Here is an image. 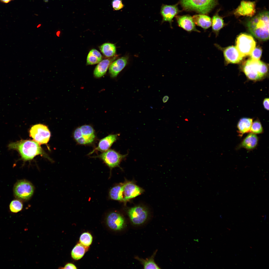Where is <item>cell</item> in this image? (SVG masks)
<instances>
[{
    "instance_id": "ffe728a7",
    "label": "cell",
    "mask_w": 269,
    "mask_h": 269,
    "mask_svg": "<svg viewBox=\"0 0 269 269\" xmlns=\"http://www.w3.org/2000/svg\"><path fill=\"white\" fill-rule=\"evenodd\" d=\"M258 138L257 135L251 133L248 134L243 139L239 145V147L248 150L254 149L258 144Z\"/></svg>"
},
{
    "instance_id": "e0dca14e",
    "label": "cell",
    "mask_w": 269,
    "mask_h": 269,
    "mask_svg": "<svg viewBox=\"0 0 269 269\" xmlns=\"http://www.w3.org/2000/svg\"><path fill=\"white\" fill-rule=\"evenodd\" d=\"M128 56L119 58L112 62L109 67V71L110 76L116 77L127 64L129 60Z\"/></svg>"
},
{
    "instance_id": "5bb4252c",
    "label": "cell",
    "mask_w": 269,
    "mask_h": 269,
    "mask_svg": "<svg viewBox=\"0 0 269 269\" xmlns=\"http://www.w3.org/2000/svg\"><path fill=\"white\" fill-rule=\"evenodd\" d=\"M175 17L178 26L185 30L189 32H200L196 28L193 17L191 15H176Z\"/></svg>"
},
{
    "instance_id": "9a60e30c",
    "label": "cell",
    "mask_w": 269,
    "mask_h": 269,
    "mask_svg": "<svg viewBox=\"0 0 269 269\" xmlns=\"http://www.w3.org/2000/svg\"><path fill=\"white\" fill-rule=\"evenodd\" d=\"M123 186L124 202L138 196L143 191L141 188L131 182H127Z\"/></svg>"
},
{
    "instance_id": "30bf717a",
    "label": "cell",
    "mask_w": 269,
    "mask_h": 269,
    "mask_svg": "<svg viewBox=\"0 0 269 269\" xmlns=\"http://www.w3.org/2000/svg\"><path fill=\"white\" fill-rule=\"evenodd\" d=\"M128 213L132 223L136 225L143 224L147 220L148 215L147 210L140 206L131 208L128 210Z\"/></svg>"
},
{
    "instance_id": "8992f818",
    "label": "cell",
    "mask_w": 269,
    "mask_h": 269,
    "mask_svg": "<svg viewBox=\"0 0 269 269\" xmlns=\"http://www.w3.org/2000/svg\"><path fill=\"white\" fill-rule=\"evenodd\" d=\"M256 45L254 39L249 35L242 34L237 38L236 47L243 57L250 56Z\"/></svg>"
},
{
    "instance_id": "8d00e7d4",
    "label": "cell",
    "mask_w": 269,
    "mask_h": 269,
    "mask_svg": "<svg viewBox=\"0 0 269 269\" xmlns=\"http://www.w3.org/2000/svg\"><path fill=\"white\" fill-rule=\"evenodd\" d=\"M11 0H0L2 2L4 3H7Z\"/></svg>"
},
{
    "instance_id": "1f68e13d",
    "label": "cell",
    "mask_w": 269,
    "mask_h": 269,
    "mask_svg": "<svg viewBox=\"0 0 269 269\" xmlns=\"http://www.w3.org/2000/svg\"><path fill=\"white\" fill-rule=\"evenodd\" d=\"M262 53V50L259 47L255 48L250 56L251 58L257 60H259Z\"/></svg>"
},
{
    "instance_id": "e575fe53",
    "label": "cell",
    "mask_w": 269,
    "mask_h": 269,
    "mask_svg": "<svg viewBox=\"0 0 269 269\" xmlns=\"http://www.w3.org/2000/svg\"><path fill=\"white\" fill-rule=\"evenodd\" d=\"M64 269H76V267L73 264L69 263L67 264L64 267Z\"/></svg>"
},
{
    "instance_id": "7a4b0ae2",
    "label": "cell",
    "mask_w": 269,
    "mask_h": 269,
    "mask_svg": "<svg viewBox=\"0 0 269 269\" xmlns=\"http://www.w3.org/2000/svg\"><path fill=\"white\" fill-rule=\"evenodd\" d=\"M8 147L17 150L25 161L31 160L39 155L47 156L40 145L34 140H21L10 143Z\"/></svg>"
},
{
    "instance_id": "f1b7e54d",
    "label": "cell",
    "mask_w": 269,
    "mask_h": 269,
    "mask_svg": "<svg viewBox=\"0 0 269 269\" xmlns=\"http://www.w3.org/2000/svg\"><path fill=\"white\" fill-rule=\"evenodd\" d=\"M92 241V236L88 232L83 233L80 238L79 241L80 243L87 247H88L91 244Z\"/></svg>"
},
{
    "instance_id": "2e32d148",
    "label": "cell",
    "mask_w": 269,
    "mask_h": 269,
    "mask_svg": "<svg viewBox=\"0 0 269 269\" xmlns=\"http://www.w3.org/2000/svg\"><path fill=\"white\" fill-rule=\"evenodd\" d=\"M118 135V134H110L101 139L97 147L90 152L88 155L91 154L95 151L103 152L109 150L117 140Z\"/></svg>"
},
{
    "instance_id": "d4e9b609",
    "label": "cell",
    "mask_w": 269,
    "mask_h": 269,
    "mask_svg": "<svg viewBox=\"0 0 269 269\" xmlns=\"http://www.w3.org/2000/svg\"><path fill=\"white\" fill-rule=\"evenodd\" d=\"M99 48L102 54L107 57H113L116 53V46L112 43H105L100 46Z\"/></svg>"
},
{
    "instance_id": "4316f807",
    "label": "cell",
    "mask_w": 269,
    "mask_h": 269,
    "mask_svg": "<svg viewBox=\"0 0 269 269\" xmlns=\"http://www.w3.org/2000/svg\"><path fill=\"white\" fill-rule=\"evenodd\" d=\"M88 247L84 246L80 243L77 244L71 251V254L72 258L75 260L80 259L87 251Z\"/></svg>"
},
{
    "instance_id": "83f0119b",
    "label": "cell",
    "mask_w": 269,
    "mask_h": 269,
    "mask_svg": "<svg viewBox=\"0 0 269 269\" xmlns=\"http://www.w3.org/2000/svg\"><path fill=\"white\" fill-rule=\"evenodd\" d=\"M217 12L213 16L211 19L212 30L216 34L223 27L224 24L223 18Z\"/></svg>"
},
{
    "instance_id": "d6986e66",
    "label": "cell",
    "mask_w": 269,
    "mask_h": 269,
    "mask_svg": "<svg viewBox=\"0 0 269 269\" xmlns=\"http://www.w3.org/2000/svg\"><path fill=\"white\" fill-rule=\"evenodd\" d=\"M115 57L112 59H108L102 60L98 63L95 67L93 74L94 76L97 78L101 77L104 75L106 73L108 68Z\"/></svg>"
},
{
    "instance_id": "9c48e42d",
    "label": "cell",
    "mask_w": 269,
    "mask_h": 269,
    "mask_svg": "<svg viewBox=\"0 0 269 269\" xmlns=\"http://www.w3.org/2000/svg\"><path fill=\"white\" fill-rule=\"evenodd\" d=\"M34 188L30 182L24 180L19 181L15 185L14 193L15 197L20 199L27 200L33 194Z\"/></svg>"
},
{
    "instance_id": "52a82bcc",
    "label": "cell",
    "mask_w": 269,
    "mask_h": 269,
    "mask_svg": "<svg viewBox=\"0 0 269 269\" xmlns=\"http://www.w3.org/2000/svg\"><path fill=\"white\" fill-rule=\"evenodd\" d=\"M127 155L121 154L114 150L109 149L94 157L102 160L111 170L113 168L119 167L122 161Z\"/></svg>"
},
{
    "instance_id": "cb8c5ba5",
    "label": "cell",
    "mask_w": 269,
    "mask_h": 269,
    "mask_svg": "<svg viewBox=\"0 0 269 269\" xmlns=\"http://www.w3.org/2000/svg\"><path fill=\"white\" fill-rule=\"evenodd\" d=\"M123 185L114 186L110 191V198L113 200L123 201Z\"/></svg>"
},
{
    "instance_id": "6da1fadb",
    "label": "cell",
    "mask_w": 269,
    "mask_h": 269,
    "mask_svg": "<svg viewBox=\"0 0 269 269\" xmlns=\"http://www.w3.org/2000/svg\"><path fill=\"white\" fill-rule=\"evenodd\" d=\"M247 25L251 33L256 38L265 41L269 38V13L261 12L250 19Z\"/></svg>"
},
{
    "instance_id": "d590c367",
    "label": "cell",
    "mask_w": 269,
    "mask_h": 269,
    "mask_svg": "<svg viewBox=\"0 0 269 269\" xmlns=\"http://www.w3.org/2000/svg\"><path fill=\"white\" fill-rule=\"evenodd\" d=\"M169 99V97L167 95L165 96L163 98L162 101L164 103L167 102Z\"/></svg>"
},
{
    "instance_id": "836d02e7",
    "label": "cell",
    "mask_w": 269,
    "mask_h": 269,
    "mask_svg": "<svg viewBox=\"0 0 269 269\" xmlns=\"http://www.w3.org/2000/svg\"><path fill=\"white\" fill-rule=\"evenodd\" d=\"M269 98H265L263 101V105L264 108L267 110H269Z\"/></svg>"
},
{
    "instance_id": "ba28073f",
    "label": "cell",
    "mask_w": 269,
    "mask_h": 269,
    "mask_svg": "<svg viewBox=\"0 0 269 269\" xmlns=\"http://www.w3.org/2000/svg\"><path fill=\"white\" fill-rule=\"evenodd\" d=\"M30 136L40 145L46 144L51 136L50 132L46 126L41 124L33 126L29 131Z\"/></svg>"
},
{
    "instance_id": "8fae6325",
    "label": "cell",
    "mask_w": 269,
    "mask_h": 269,
    "mask_svg": "<svg viewBox=\"0 0 269 269\" xmlns=\"http://www.w3.org/2000/svg\"><path fill=\"white\" fill-rule=\"evenodd\" d=\"M255 1L242 0L234 10L233 13L237 17L244 16L252 17L256 12Z\"/></svg>"
},
{
    "instance_id": "484cf974",
    "label": "cell",
    "mask_w": 269,
    "mask_h": 269,
    "mask_svg": "<svg viewBox=\"0 0 269 269\" xmlns=\"http://www.w3.org/2000/svg\"><path fill=\"white\" fill-rule=\"evenodd\" d=\"M157 252V250L155 251L152 256L148 259H144L137 257H136L135 259L139 261L143 265L144 269H160L154 260V258Z\"/></svg>"
},
{
    "instance_id": "277c9868",
    "label": "cell",
    "mask_w": 269,
    "mask_h": 269,
    "mask_svg": "<svg viewBox=\"0 0 269 269\" xmlns=\"http://www.w3.org/2000/svg\"><path fill=\"white\" fill-rule=\"evenodd\" d=\"M217 0H180L183 9L194 11L200 14H207L217 4Z\"/></svg>"
},
{
    "instance_id": "d6a6232c",
    "label": "cell",
    "mask_w": 269,
    "mask_h": 269,
    "mask_svg": "<svg viewBox=\"0 0 269 269\" xmlns=\"http://www.w3.org/2000/svg\"><path fill=\"white\" fill-rule=\"evenodd\" d=\"M112 5L114 9L116 10H120L124 6L122 0H113Z\"/></svg>"
},
{
    "instance_id": "74e56055",
    "label": "cell",
    "mask_w": 269,
    "mask_h": 269,
    "mask_svg": "<svg viewBox=\"0 0 269 269\" xmlns=\"http://www.w3.org/2000/svg\"><path fill=\"white\" fill-rule=\"evenodd\" d=\"M44 2L45 3H47L49 2V0H43Z\"/></svg>"
},
{
    "instance_id": "f546056e",
    "label": "cell",
    "mask_w": 269,
    "mask_h": 269,
    "mask_svg": "<svg viewBox=\"0 0 269 269\" xmlns=\"http://www.w3.org/2000/svg\"><path fill=\"white\" fill-rule=\"evenodd\" d=\"M263 129L260 121L256 120L254 121L252 125L250 132L255 134H260L263 133Z\"/></svg>"
},
{
    "instance_id": "603a6c76",
    "label": "cell",
    "mask_w": 269,
    "mask_h": 269,
    "mask_svg": "<svg viewBox=\"0 0 269 269\" xmlns=\"http://www.w3.org/2000/svg\"><path fill=\"white\" fill-rule=\"evenodd\" d=\"M102 59V56L100 52L96 49H93L88 53L86 59V64L92 65L97 64Z\"/></svg>"
},
{
    "instance_id": "5b68a950",
    "label": "cell",
    "mask_w": 269,
    "mask_h": 269,
    "mask_svg": "<svg viewBox=\"0 0 269 269\" xmlns=\"http://www.w3.org/2000/svg\"><path fill=\"white\" fill-rule=\"evenodd\" d=\"M73 136L77 143L81 145L91 144L96 138L93 128L91 125H82L76 128L73 132Z\"/></svg>"
},
{
    "instance_id": "ab89813d",
    "label": "cell",
    "mask_w": 269,
    "mask_h": 269,
    "mask_svg": "<svg viewBox=\"0 0 269 269\" xmlns=\"http://www.w3.org/2000/svg\"><path fill=\"white\" fill-rule=\"evenodd\" d=\"M41 24H39V25H38L37 26V27H40V26H41Z\"/></svg>"
},
{
    "instance_id": "44dd1931",
    "label": "cell",
    "mask_w": 269,
    "mask_h": 269,
    "mask_svg": "<svg viewBox=\"0 0 269 269\" xmlns=\"http://www.w3.org/2000/svg\"><path fill=\"white\" fill-rule=\"evenodd\" d=\"M192 17L195 25L201 27L204 30L209 28L211 25V19L206 14H196Z\"/></svg>"
},
{
    "instance_id": "ac0fdd59",
    "label": "cell",
    "mask_w": 269,
    "mask_h": 269,
    "mask_svg": "<svg viewBox=\"0 0 269 269\" xmlns=\"http://www.w3.org/2000/svg\"><path fill=\"white\" fill-rule=\"evenodd\" d=\"M224 55L226 61L228 63H238L243 58L236 46H233L225 49L224 51Z\"/></svg>"
},
{
    "instance_id": "7402d4cb",
    "label": "cell",
    "mask_w": 269,
    "mask_h": 269,
    "mask_svg": "<svg viewBox=\"0 0 269 269\" xmlns=\"http://www.w3.org/2000/svg\"><path fill=\"white\" fill-rule=\"evenodd\" d=\"M253 120L252 119L247 118H243L239 120L238 123L237 128L241 135L250 132Z\"/></svg>"
},
{
    "instance_id": "3957f363",
    "label": "cell",
    "mask_w": 269,
    "mask_h": 269,
    "mask_svg": "<svg viewBox=\"0 0 269 269\" xmlns=\"http://www.w3.org/2000/svg\"><path fill=\"white\" fill-rule=\"evenodd\" d=\"M243 70L247 78L254 81L265 79L267 76L268 70L266 64L259 60L251 58L246 62Z\"/></svg>"
},
{
    "instance_id": "4fadbf2b",
    "label": "cell",
    "mask_w": 269,
    "mask_h": 269,
    "mask_svg": "<svg viewBox=\"0 0 269 269\" xmlns=\"http://www.w3.org/2000/svg\"><path fill=\"white\" fill-rule=\"evenodd\" d=\"M107 223L111 229L116 231L123 229L125 226V219L120 214L115 212L110 213L107 218Z\"/></svg>"
},
{
    "instance_id": "4dcf8cb0",
    "label": "cell",
    "mask_w": 269,
    "mask_h": 269,
    "mask_svg": "<svg viewBox=\"0 0 269 269\" xmlns=\"http://www.w3.org/2000/svg\"><path fill=\"white\" fill-rule=\"evenodd\" d=\"M23 205L22 202L18 200H14L11 202L9 206L10 211L13 213H17L22 208Z\"/></svg>"
},
{
    "instance_id": "7c38bea8",
    "label": "cell",
    "mask_w": 269,
    "mask_h": 269,
    "mask_svg": "<svg viewBox=\"0 0 269 269\" xmlns=\"http://www.w3.org/2000/svg\"><path fill=\"white\" fill-rule=\"evenodd\" d=\"M179 3L174 5L163 4L160 9V13L162 18V22H168L171 27L173 19L181 11L178 8Z\"/></svg>"
},
{
    "instance_id": "f35d334b",
    "label": "cell",
    "mask_w": 269,
    "mask_h": 269,
    "mask_svg": "<svg viewBox=\"0 0 269 269\" xmlns=\"http://www.w3.org/2000/svg\"><path fill=\"white\" fill-rule=\"evenodd\" d=\"M60 31H59L57 32V36H59V35L60 34Z\"/></svg>"
}]
</instances>
